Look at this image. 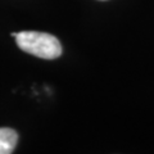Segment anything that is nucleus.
Listing matches in <instances>:
<instances>
[{"label":"nucleus","mask_w":154,"mask_h":154,"mask_svg":"<svg viewBox=\"0 0 154 154\" xmlns=\"http://www.w3.org/2000/svg\"><path fill=\"white\" fill-rule=\"evenodd\" d=\"M18 141V134L13 128H0V154H11Z\"/></svg>","instance_id":"2"},{"label":"nucleus","mask_w":154,"mask_h":154,"mask_svg":"<svg viewBox=\"0 0 154 154\" xmlns=\"http://www.w3.org/2000/svg\"><path fill=\"white\" fill-rule=\"evenodd\" d=\"M14 38L21 50L42 59H55L63 51L59 40L46 32L22 31Z\"/></svg>","instance_id":"1"}]
</instances>
